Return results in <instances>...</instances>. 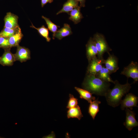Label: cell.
<instances>
[{
  "label": "cell",
  "instance_id": "6da1fadb",
  "mask_svg": "<svg viewBox=\"0 0 138 138\" xmlns=\"http://www.w3.org/2000/svg\"><path fill=\"white\" fill-rule=\"evenodd\" d=\"M115 85L112 89H109L105 96L108 105L113 107L118 106L122 97L128 93L131 88V84L127 81L126 84H120L117 80L114 81Z\"/></svg>",
  "mask_w": 138,
  "mask_h": 138
},
{
  "label": "cell",
  "instance_id": "7a4b0ae2",
  "mask_svg": "<svg viewBox=\"0 0 138 138\" xmlns=\"http://www.w3.org/2000/svg\"><path fill=\"white\" fill-rule=\"evenodd\" d=\"M84 88L92 94L105 96L109 89V83L104 81L95 75L89 74L83 83Z\"/></svg>",
  "mask_w": 138,
  "mask_h": 138
},
{
  "label": "cell",
  "instance_id": "3957f363",
  "mask_svg": "<svg viewBox=\"0 0 138 138\" xmlns=\"http://www.w3.org/2000/svg\"><path fill=\"white\" fill-rule=\"evenodd\" d=\"M97 49L98 58L103 59V55L104 53H108L111 50L109 47L104 37L102 34L97 33L95 34L93 38Z\"/></svg>",
  "mask_w": 138,
  "mask_h": 138
},
{
  "label": "cell",
  "instance_id": "277c9868",
  "mask_svg": "<svg viewBox=\"0 0 138 138\" xmlns=\"http://www.w3.org/2000/svg\"><path fill=\"white\" fill-rule=\"evenodd\" d=\"M128 78H131L134 83L138 81V64L137 62L132 61L127 66L125 67L121 73Z\"/></svg>",
  "mask_w": 138,
  "mask_h": 138
},
{
  "label": "cell",
  "instance_id": "5b68a950",
  "mask_svg": "<svg viewBox=\"0 0 138 138\" xmlns=\"http://www.w3.org/2000/svg\"><path fill=\"white\" fill-rule=\"evenodd\" d=\"M138 101L137 97L132 93L126 94L125 98L121 100V109L123 110L126 108H129L131 110L134 107H138L137 105Z\"/></svg>",
  "mask_w": 138,
  "mask_h": 138
},
{
  "label": "cell",
  "instance_id": "8992f818",
  "mask_svg": "<svg viewBox=\"0 0 138 138\" xmlns=\"http://www.w3.org/2000/svg\"><path fill=\"white\" fill-rule=\"evenodd\" d=\"M104 59H100L96 57L90 60L88 68L89 74L96 76L103 67Z\"/></svg>",
  "mask_w": 138,
  "mask_h": 138
},
{
  "label": "cell",
  "instance_id": "52a82bcc",
  "mask_svg": "<svg viewBox=\"0 0 138 138\" xmlns=\"http://www.w3.org/2000/svg\"><path fill=\"white\" fill-rule=\"evenodd\" d=\"M125 112L126 118L124 125L130 131L133 128L138 126V123L135 119V113L134 111L128 108H126Z\"/></svg>",
  "mask_w": 138,
  "mask_h": 138
},
{
  "label": "cell",
  "instance_id": "ba28073f",
  "mask_svg": "<svg viewBox=\"0 0 138 138\" xmlns=\"http://www.w3.org/2000/svg\"><path fill=\"white\" fill-rule=\"evenodd\" d=\"M109 56L106 60L104 59L103 63L106 68L108 69L110 74L116 72L119 69L118 64V60L114 55L110 54L109 53Z\"/></svg>",
  "mask_w": 138,
  "mask_h": 138
},
{
  "label": "cell",
  "instance_id": "9c48e42d",
  "mask_svg": "<svg viewBox=\"0 0 138 138\" xmlns=\"http://www.w3.org/2000/svg\"><path fill=\"white\" fill-rule=\"evenodd\" d=\"M16 53L14 54L15 60L21 62H25L30 58V52L27 48L18 45Z\"/></svg>",
  "mask_w": 138,
  "mask_h": 138
},
{
  "label": "cell",
  "instance_id": "30bf717a",
  "mask_svg": "<svg viewBox=\"0 0 138 138\" xmlns=\"http://www.w3.org/2000/svg\"><path fill=\"white\" fill-rule=\"evenodd\" d=\"M16 61L14 54L11 53L10 48L7 49L0 57V64L3 66L12 65Z\"/></svg>",
  "mask_w": 138,
  "mask_h": 138
},
{
  "label": "cell",
  "instance_id": "8fae6325",
  "mask_svg": "<svg viewBox=\"0 0 138 138\" xmlns=\"http://www.w3.org/2000/svg\"><path fill=\"white\" fill-rule=\"evenodd\" d=\"M18 18L16 15L10 12L7 13L4 19V27L13 29L18 27Z\"/></svg>",
  "mask_w": 138,
  "mask_h": 138
},
{
  "label": "cell",
  "instance_id": "7c38bea8",
  "mask_svg": "<svg viewBox=\"0 0 138 138\" xmlns=\"http://www.w3.org/2000/svg\"><path fill=\"white\" fill-rule=\"evenodd\" d=\"M86 54L90 61L96 57L98 52L95 43L93 38H90L86 45Z\"/></svg>",
  "mask_w": 138,
  "mask_h": 138
},
{
  "label": "cell",
  "instance_id": "4fadbf2b",
  "mask_svg": "<svg viewBox=\"0 0 138 138\" xmlns=\"http://www.w3.org/2000/svg\"><path fill=\"white\" fill-rule=\"evenodd\" d=\"M78 2L76 0H67L63 4L62 9L56 13V15L66 13L69 14L70 12L74 8L79 6Z\"/></svg>",
  "mask_w": 138,
  "mask_h": 138
},
{
  "label": "cell",
  "instance_id": "5bb4252c",
  "mask_svg": "<svg viewBox=\"0 0 138 138\" xmlns=\"http://www.w3.org/2000/svg\"><path fill=\"white\" fill-rule=\"evenodd\" d=\"M72 34L71 29L70 25L65 24L63 27L57 30L55 34V37L60 40Z\"/></svg>",
  "mask_w": 138,
  "mask_h": 138
},
{
  "label": "cell",
  "instance_id": "9a60e30c",
  "mask_svg": "<svg viewBox=\"0 0 138 138\" xmlns=\"http://www.w3.org/2000/svg\"><path fill=\"white\" fill-rule=\"evenodd\" d=\"M80 7L78 6L74 8L70 13L69 19L72 21L75 24L79 23L83 18L80 11Z\"/></svg>",
  "mask_w": 138,
  "mask_h": 138
},
{
  "label": "cell",
  "instance_id": "2e32d148",
  "mask_svg": "<svg viewBox=\"0 0 138 138\" xmlns=\"http://www.w3.org/2000/svg\"><path fill=\"white\" fill-rule=\"evenodd\" d=\"M23 35L19 27L15 33L8 38L10 47L17 46L21 40Z\"/></svg>",
  "mask_w": 138,
  "mask_h": 138
},
{
  "label": "cell",
  "instance_id": "e0dca14e",
  "mask_svg": "<svg viewBox=\"0 0 138 138\" xmlns=\"http://www.w3.org/2000/svg\"><path fill=\"white\" fill-rule=\"evenodd\" d=\"M88 109V113L93 120L99 111V105L101 103L98 100V98L93 100L90 103Z\"/></svg>",
  "mask_w": 138,
  "mask_h": 138
},
{
  "label": "cell",
  "instance_id": "ac0fdd59",
  "mask_svg": "<svg viewBox=\"0 0 138 138\" xmlns=\"http://www.w3.org/2000/svg\"><path fill=\"white\" fill-rule=\"evenodd\" d=\"M83 116L80 108L78 105L75 107L69 109L67 111V117L68 119L76 118L80 120Z\"/></svg>",
  "mask_w": 138,
  "mask_h": 138
},
{
  "label": "cell",
  "instance_id": "d6986e66",
  "mask_svg": "<svg viewBox=\"0 0 138 138\" xmlns=\"http://www.w3.org/2000/svg\"><path fill=\"white\" fill-rule=\"evenodd\" d=\"M110 74L109 70L103 66L101 70L95 76L104 81L114 83V81L112 80L110 76Z\"/></svg>",
  "mask_w": 138,
  "mask_h": 138
},
{
  "label": "cell",
  "instance_id": "ffe728a7",
  "mask_svg": "<svg viewBox=\"0 0 138 138\" xmlns=\"http://www.w3.org/2000/svg\"><path fill=\"white\" fill-rule=\"evenodd\" d=\"M75 88L79 94L81 99H84L89 103L92 100H95V97L93 96L92 94L87 90L76 87Z\"/></svg>",
  "mask_w": 138,
  "mask_h": 138
},
{
  "label": "cell",
  "instance_id": "44dd1931",
  "mask_svg": "<svg viewBox=\"0 0 138 138\" xmlns=\"http://www.w3.org/2000/svg\"><path fill=\"white\" fill-rule=\"evenodd\" d=\"M42 18L45 21L48 29L53 33V38L54 39L55 33L58 30V28L60 27L53 23L49 18L43 16H42Z\"/></svg>",
  "mask_w": 138,
  "mask_h": 138
},
{
  "label": "cell",
  "instance_id": "7402d4cb",
  "mask_svg": "<svg viewBox=\"0 0 138 138\" xmlns=\"http://www.w3.org/2000/svg\"><path fill=\"white\" fill-rule=\"evenodd\" d=\"M30 27L36 29L40 35L45 39L47 42H49L50 41L51 38L49 36L48 29L44 25H42L40 27L37 28L32 24V25Z\"/></svg>",
  "mask_w": 138,
  "mask_h": 138
},
{
  "label": "cell",
  "instance_id": "603a6c76",
  "mask_svg": "<svg viewBox=\"0 0 138 138\" xmlns=\"http://www.w3.org/2000/svg\"><path fill=\"white\" fill-rule=\"evenodd\" d=\"M19 27L14 29L4 27L0 32V36L9 38L15 33Z\"/></svg>",
  "mask_w": 138,
  "mask_h": 138
},
{
  "label": "cell",
  "instance_id": "cb8c5ba5",
  "mask_svg": "<svg viewBox=\"0 0 138 138\" xmlns=\"http://www.w3.org/2000/svg\"><path fill=\"white\" fill-rule=\"evenodd\" d=\"M69 97V99L66 106V108L68 109L76 106L78 103V99L74 97L73 95L70 94Z\"/></svg>",
  "mask_w": 138,
  "mask_h": 138
},
{
  "label": "cell",
  "instance_id": "d4e9b609",
  "mask_svg": "<svg viewBox=\"0 0 138 138\" xmlns=\"http://www.w3.org/2000/svg\"><path fill=\"white\" fill-rule=\"evenodd\" d=\"M0 47L6 49L10 47L8 38L0 36Z\"/></svg>",
  "mask_w": 138,
  "mask_h": 138
},
{
  "label": "cell",
  "instance_id": "484cf974",
  "mask_svg": "<svg viewBox=\"0 0 138 138\" xmlns=\"http://www.w3.org/2000/svg\"><path fill=\"white\" fill-rule=\"evenodd\" d=\"M53 0H41V5L42 7H43L48 3H51L52 2Z\"/></svg>",
  "mask_w": 138,
  "mask_h": 138
},
{
  "label": "cell",
  "instance_id": "4316f807",
  "mask_svg": "<svg viewBox=\"0 0 138 138\" xmlns=\"http://www.w3.org/2000/svg\"><path fill=\"white\" fill-rule=\"evenodd\" d=\"M55 137V134L53 131L50 134L48 135L44 136L43 137V138H54Z\"/></svg>",
  "mask_w": 138,
  "mask_h": 138
},
{
  "label": "cell",
  "instance_id": "83f0119b",
  "mask_svg": "<svg viewBox=\"0 0 138 138\" xmlns=\"http://www.w3.org/2000/svg\"><path fill=\"white\" fill-rule=\"evenodd\" d=\"M80 3V7H84L85 6V0H76Z\"/></svg>",
  "mask_w": 138,
  "mask_h": 138
},
{
  "label": "cell",
  "instance_id": "f1b7e54d",
  "mask_svg": "<svg viewBox=\"0 0 138 138\" xmlns=\"http://www.w3.org/2000/svg\"><path fill=\"white\" fill-rule=\"evenodd\" d=\"M2 138L1 137V136H0V138Z\"/></svg>",
  "mask_w": 138,
  "mask_h": 138
}]
</instances>
